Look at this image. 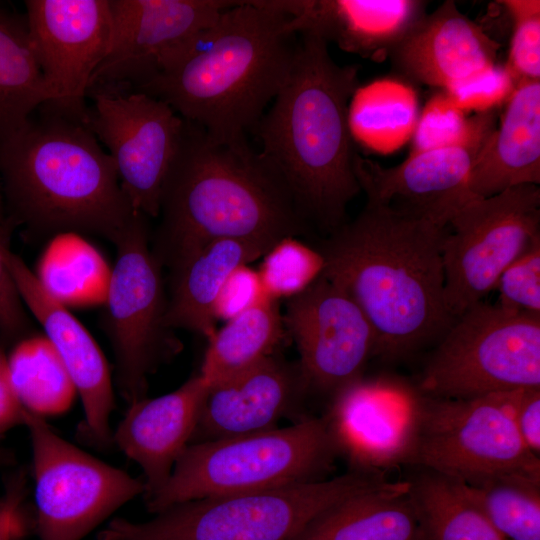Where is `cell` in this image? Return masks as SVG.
<instances>
[{
  "label": "cell",
  "instance_id": "1",
  "mask_svg": "<svg viewBox=\"0 0 540 540\" xmlns=\"http://www.w3.org/2000/svg\"><path fill=\"white\" fill-rule=\"evenodd\" d=\"M447 228L366 201L319 250L322 275L361 309L375 335L374 356L400 360L439 341L454 318L446 305L442 241Z\"/></svg>",
  "mask_w": 540,
  "mask_h": 540
},
{
  "label": "cell",
  "instance_id": "2",
  "mask_svg": "<svg viewBox=\"0 0 540 540\" xmlns=\"http://www.w3.org/2000/svg\"><path fill=\"white\" fill-rule=\"evenodd\" d=\"M0 178L5 221L26 241L88 233L116 244L142 214L87 123L50 103L0 143Z\"/></svg>",
  "mask_w": 540,
  "mask_h": 540
},
{
  "label": "cell",
  "instance_id": "3",
  "mask_svg": "<svg viewBox=\"0 0 540 540\" xmlns=\"http://www.w3.org/2000/svg\"><path fill=\"white\" fill-rule=\"evenodd\" d=\"M300 35L288 76L254 134L259 156L305 221L332 233L361 191L348 120L358 67L337 64L317 35Z\"/></svg>",
  "mask_w": 540,
  "mask_h": 540
},
{
  "label": "cell",
  "instance_id": "4",
  "mask_svg": "<svg viewBox=\"0 0 540 540\" xmlns=\"http://www.w3.org/2000/svg\"><path fill=\"white\" fill-rule=\"evenodd\" d=\"M289 17L266 0L234 1L164 72L134 89L169 104L213 140L248 143L296 52Z\"/></svg>",
  "mask_w": 540,
  "mask_h": 540
},
{
  "label": "cell",
  "instance_id": "5",
  "mask_svg": "<svg viewBox=\"0 0 540 540\" xmlns=\"http://www.w3.org/2000/svg\"><path fill=\"white\" fill-rule=\"evenodd\" d=\"M158 217L151 250L170 269L209 242L239 239L273 246L301 233L306 222L249 143L213 140L188 121Z\"/></svg>",
  "mask_w": 540,
  "mask_h": 540
},
{
  "label": "cell",
  "instance_id": "6",
  "mask_svg": "<svg viewBox=\"0 0 540 540\" xmlns=\"http://www.w3.org/2000/svg\"><path fill=\"white\" fill-rule=\"evenodd\" d=\"M340 457L324 416L284 428L189 444L164 487L145 500L156 514L177 503L328 479Z\"/></svg>",
  "mask_w": 540,
  "mask_h": 540
},
{
  "label": "cell",
  "instance_id": "7",
  "mask_svg": "<svg viewBox=\"0 0 540 540\" xmlns=\"http://www.w3.org/2000/svg\"><path fill=\"white\" fill-rule=\"evenodd\" d=\"M395 482L385 473L351 469L316 482L190 500L145 522L115 518L97 540H292L332 505Z\"/></svg>",
  "mask_w": 540,
  "mask_h": 540
},
{
  "label": "cell",
  "instance_id": "8",
  "mask_svg": "<svg viewBox=\"0 0 540 540\" xmlns=\"http://www.w3.org/2000/svg\"><path fill=\"white\" fill-rule=\"evenodd\" d=\"M540 388V316L483 301L458 316L421 375L426 396L465 399Z\"/></svg>",
  "mask_w": 540,
  "mask_h": 540
},
{
  "label": "cell",
  "instance_id": "9",
  "mask_svg": "<svg viewBox=\"0 0 540 540\" xmlns=\"http://www.w3.org/2000/svg\"><path fill=\"white\" fill-rule=\"evenodd\" d=\"M148 219L139 214L115 244L117 258L104 300L117 388L129 405L146 398L149 376L182 348L165 322L162 266L149 245Z\"/></svg>",
  "mask_w": 540,
  "mask_h": 540
},
{
  "label": "cell",
  "instance_id": "10",
  "mask_svg": "<svg viewBox=\"0 0 540 540\" xmlns=\"http://www.w3.org/2000/svg\"><path fill=\"white\" fill-rule=\"evenodd\" d=\"M511 392L465 399L421 394L411 465L467 485L504 473L540 475V457L514 424Z\"/></svg>",
  "mask_w": 540,
  "mask_h": 540
},
{
  "label": "cell",
  "instance_id": "11",
  "mask_svg": "<svg viewBox=\"0 0 540 540\" xmlns=\"http://www.w3.org/2000/svg\"><path fill=\"white\" fill-rule=\"evenodd\" d=\"M32 445L34 527L40 540H82L118 508L144 495L143 480L60 437L23 411Z\"/></svg>",
  "mask_w": 540,
  "mask_h": 540
},
{
  "label": "cell",
  "instance_id": "12",
  "mask_svg": "<svg viewBox=\"0 0 540 540\" xmlns=\"http://www.w3.org/2000/svg\"><path fill=\"white\" fill-rule=\"evenodd\" d=\"M448 227L442 241L445 300L457 318L493 291L506 267L540 239V189L522 185L474 198Z\"/></svg>",
  "mask_w": 540,
  "mask_h": 540
},
{
  "label": "cell",
  "instance_id": "13",
  "mask_svg": "<svg viewBox=\"0 0 540 540\" xmlns=\"http://www.w3.org/2000/svg\"><path fill=\"white\" fill-rule=\"evenodd\" d=\"M87 125L113 159L135 211L157 218L164 183L183 140L186 120L166 102L118 85H93Z\"/></svg>",
  "mask_w": 540,
  "mask_h": 540
},
{
  "label": "cell",
  "instance_id": "14",
  "mask_svg": "<svg viewBox=\"0 0 540 540\" xmlns=\"http://www.w3.org/2000/svg\"><path fill=\"white\" fill-rule=\"evenodd\" d=\"M495 111L474 115L473 128L461 143L417 153L394 167L360 156L354 173L368 202L387 205L448 228L453 216L476 197L470 190L472 166L495 130Z\"/></svg>",
  "mask_w": 540,
  "mask_h": 540
},
{
  "label": "cell",
  "instance_id": "15",
  "mask_svg": "<svg viewBox=\"0 0 540 540\" xmlns=\"http://www.w3.org/2000/svg\"><path fill=\"white\" fill-rule=\"evenodd\" d=\"M110 51L90 86L136 89L164 72L234 1L110 0Z\"/></svg>",
  "mask_w": 540,
  "mask_h": 540
},
{
  "label": "cell",
  "instance_id": "16",
  "mask_svg": "<svg viewBox=\"0 0 540 540\" xmlns=\"http://www.w3.org/2000/svg\"><path fill=\"white\" fill-rule=\"evenodd\" d=\"M29 37L58 110L87 122L91 79L112 43L110 0H27Z\"/></svg>",
  "mask_w": 540,
  "mask_h": 540
},
{
  "label": "cell",
  "instance_id": "17",
  "mask_svg": "<svg viewBox=\"0 0 540 540\" xmlns=\"http://www.w3.org/2000/svg\"><path fill=\"white\" fill-rule=\"evenodd\" d=\"M284 322L296 342L311 393L333 396L360 378L374 356L375 335L367 318L323 275L290 299Z\"/></svg>",
  "mask_w": 540,
  "mask_h": 540
},
{
  "label": "cell",
  "instance_id": "18",
  "mask_svg": "<svg viewBox=\"0 0 540 540\" xmlns=\"http://www.w3.org/2000/svg\"><path fill=\"white\" fill-rule=\"evenodd\" d=\"M323 415L339 455L353 470L411 465L421 393L382 379L352 381L331 396Z\"/></svg>",
  "mask_w": 540,
  "mask_h": 540
},
{
  "label": "cell",
  "instance_id": "19",
  "mask_svg": "<svg viewBox=\"0 0 540 540\" xmlns=\"http://www.w3.org/2000/svg\"><path fill=\"white\" fill-rule=\"evenodd\" d=\"M3 257L26 308L45 331L64 363L84 411L79 436L97 449L113 446L110 417L115 408L107 361L86 328L40 284L7 243Z\"/></svg>",
  "mask_w": 540,
  "mask_h": 540
},
{
  "label": "cell",
  "instance_id": "20",
  "mask_svg": "<svg viewBox=\"0 0 540 540\" xmlns=\"http://www.w3.org/2000/svg\"><path fill=\"white\" fill-rule=\"evenodd\" d=\"M310 394L299 363L273 354L209 386L190 444L264 432L284 418L297 422L308 416L304 404Z\"/></svg>",
  "mask_w": 540,
  "mask_h": 540
},
{
  "label": "cell",
  "instance_id": "21",
  "mask_svg": "<svg viewBox=\"0 0 540 540\" xmlns=\"http://www.w3.org/2000/svg\"><path fill=\"white\" fill-rule=\"evenodd\" d=\"M208 389L198 374L170 393L136 401L113 431V446L143 471L144 500L164 487L190 444Z\"/></svg>",
  "mask_w": 540,
  "mask_h": 540
},
{
  "label": "cell",
  "instance_id": "22",
  "mask_svg": "<svg viewBox=\"0 0 540 540\" xmlns=\"http://www.w3.org/2000/svg\"><path fill=\"white\" fill-rule=\"evenodd\" d=\"M294 34L312 33L348 53L380 61L426 13L418 0H266Z\"/></svg>",
  "mask_w": 540,
  "mask_h": 540
},
{
  "label": "cell",
  "instance_id": "23",
  "mask_svg": "<svg viewBox=\"0 0 540 540\" xmlns=\"http://www.w3.org/2000/svg\"><path fill=\"white\" fill-rule=\"evenodd\" d=\"M499 44L452 0L425 13L390 52L395 68L443 88L496 65Z\"/></svg>",
  "mask_w": 540,
  "mask_h": 540
},
{
  "label": "cell",
  "instance_id": "24",
  "mask_svg": "<svg viewBox=\"0 0 540 540\" xmlns=\"http://www.w3.org/2000/svg\"><path fill=\"white\" fill-rule=\"evenodd\" d=\"M540 183V80H523L507 100L501 123L478 154L470 190L487 198Z\"/></svg>",
  "mask_w": 540,
  "mask_h": 540
},
{
  "label": "cell",
  "instance_id": "25",
  "mask_svg": "<svg viewBox=\"0 0 540 540\" xmlns=\"http://www.w3.org/2000/svg\"><path fill=\"white\" fill-rule=\"evenodd\" d=\"M272 245L253 240L220 239L191 253L172 270L165 322L208 339L214 331V305L231 272L264 256Z\"/></svg>",
  "mask_w": 540,
  "mask_h": 540
},
{
  "label": "cell",
  "instance_id": "26",
  "mask_svg": "<svg viewBox=\"0 0 540 540\" xmlns=\"http://www.w3.org/2000/svg\"><path fill=\"white\" fill-rule=\"evenodd\" d=\"M408 480L360 493L325 509L292 540H423Z\"/></svg>",
  "mask_w": 540,
  "mask_h": 540
},
{
  "label": "cell",
  "instance_id": "27",
  "mask_svg": "<svg viewBox=\"0 0 540 540\" xmlns=\"http://www.w3.org/2000/svg\"><path fill=\"white\" fill-rule=\"evenodd\" d=\"M54 101L31 45L25 13L0 4V143L39 107Z\"/></svg>",
  "mask_w": 540,
  "mask_h": 540
},
{
  "label": "cell",
  "instance_id": "28",
  "mask_svg": "<svg viewBox=\"0 0 540 540\" xmlns=\"http://www.w3.org/2000/svg\"><path fill=\"white\" fill-rule=\"evenodd\" d=\"M407 480L423 540H505L466 483L424 468Z\"/></svg>",
  "mask_w": 540,
  "mask_h": 540
},
{
  "label": "cell",
  "instance_id": "29",
  "mask_svg": "<svg viewBox=\"0 0 540 540\" xmlns=\"http://www.w3.org/2000/svg\"><path fill=\"white\" fill-rule=\"evenodd\" d=\"M227 323L209 338L200 375L209 386L222 383L259 364L283 335L277 300L265 299Z\"/></svg>",
  "mask_w": 540,
  "mask_h": 540
},
{
  "label": "cell",
  "instance_id": "30",
  "mask_svg": "<svg viewBox=\"0 0 540 540\" xmlns=\"http://www.w3.org/2000/svg\"><path fill=\"white\" fill-rule=\"evenodd\" d=\"M7 364L13 391L24 410L43 418L70 408L75 386L45 334L33 333L16 342Z\"/></svg>",
  "mask_w": 540,
  "mask_h": 540
},
{
  "label": "cell",
  "instance_id": "31",
  "mask_svg": "<svg viewBox=\"0 0 540 540\" xmlns=\"http://www.w3.org/2000/svg\"><path fill=\"white\" fill-rule=\"evenodd\" d=\"M110 271L80 234L62 233L51 239L34 274L41 286L66 306L104 301Z\"/></svg>",
  "mask_w": 540,
  "mask_h": 540
},
{
  "label": "cell",
  "instance_id": "32",
  "mask_svg": "<svg viewBox=\"0 0 540 540\" xmlns=\"http://www.w3.org/2000/svg\"><path fill=\"white\" fill-rule=\"evenodd\" d=\"M468 486L505 540H540V475L504 473Z\"/></svg>",
  "mask_w": 540,
  "mask_h": 540
},
{
  "label": "cell",
  "instance_id": "33",
  "mask_svg": "<svg viewBox=\"0 0 540 540\" xmlns=\"http://www.w3.org/2000/svg\"><path fill=\"white\" fill-rule=\"evenodd\" d=\"M324 258L295 237H285L263 256L257 271L266 296L273 300L293 298L323 273Z\"/></svg>",
  "mask_w": 540,
  "mask_h": 540
},
{
  "label": "cell",
  "instance_id": "34",
  "mask_svg": "<svg viewBox=\"0 0 540 540\" xmlns=\"http://www.w3.org/2000/svg\"><path fill=\"white\" fill-rule=\"evenodd\" d=\"M513 20L506 68L516 83L540 80V1H500Z\"/></svg>",
  "mask_w": 540,
  "mask_h": 540
},
{
  "label": "cell",
  "instance_id": "35",
  "mask_svg": "<svg viewBox=\"0 0 540 540\" xmlns=\"http://www.w3.org/2000/svg\"><path fill=\"white\" fill-rule=\"evenodd\" d=\"M473 124L474 116L467 118L445 94L438 95L416 121L410 154L459 144L468 137Z\"/></svg>",
  "mask_w": 540,
  "mask_h": 540
},
{
  "label": "cell",
  "instance_id": "36",
  "mask_svg": "<svg viewBox=\"0 0 540 540\" xmlns=\"http://www.w3.org/2000/svg\"><path fill=\"white\" fill-rule=\"evenodd\" d=\"M494 290L498 305L540 316V239L506 267Z\"/></svg>",
  "mask_w": 540,
  "mask_h": 540
},
{
  "label": "cell",
  "instance_id": "37",
  "mask_svg": "<svg viewBox=\"0 0 540 540\" xmlns=\"http://www.w3.org/2000/svg\"><path fill=\"white\" fill-rule=\"evenodd\" d=\"M516 86L511 73L497 64L445 89V95L461 110L474 109L479 112L496 108L508 100Z\"/></svg>",
  "mask_w": 540,
  "mask_h": 540
},
{
  "label": "cell",
  "instance_id": "38",
  "mask_svg": "<svg viewBox=\"0 0 540 540\" xmlns=\"http://www.w3.org/2000/svg\"><path fill=\"white\" fill-rule=\"evenodd\" d=\"M11 229L0 227V344L14 345L33 334L32 322L3 257V245Z\"/></svg>",
  "mask_w": 540,
  "mask_h": 540
},
{
  "label": "cell",
  "instance_id": "39",
  "mask_svg": "<svg viewBox=\"0 0 540 540\" xmlns=\"http://www.w3.org/2000/svg\"><path fill=\"white\" fill-rule=\"evenodd\" d=\"M266 296L258 272L247 265L235 268L222 285L214 305V318L228 321Z\"/></svg>",
  "mask_w": 540,
  "mask_h": 540
},
{
  "label": "cell",
  "instance_id": "40",
  "mask_svg": "<svg viewBox=\"0 0 540 540\" xmlns=\"http://www.w3.org/2000/svg\"><path fill=\"white\" fill-rule=\"evenodd\" d=\"M514 424L525 447L540 457V388L511 392Z\"/></svg>",
  "mask_w": 540,
  "mask_h": 540
},
{
  "label": "cell",
  "instance_id": "41",
  "mask_svg": "<svg viewBox=\"0 0 540 540\" xmlns=\"http://www.w3.org/2000/svg\"><path fill=\"white\" fill-rule=\"evenodd\" d=\"M26 491V476L23 472H18L8 480L0 510V540H19L26 535L30 521L24 508Z\"/></svg>",
  "mask_w": 540,
  "mask_h": 540
},
{
  "label": "cell",
  "instance_id": "42",
  "mask_svg": "<svg viewBox=\"0 0 540 540\" xmlns=\"http://www.w3.org/2000/svg\"><path fill=\"white\" fill-rule=\"evenodd\" d=\"M24 409L13 391L5 355L0 344V438L17 425H23Z\"/></svg>",
  "mask_w": 540,
  "mask_h": 540
},
{
  "label": "cell",
  "instance_id": "43",
  "mask_svg": "<svg viewBox=\"0 0 540 540\" xmlns=\"http://www.w3.org/2000/svg\"><path fill=\"white\" fill-rule=\"evenodd\" d=\"M14 461V454L10 450L0 447V466L13 464Z\"/></svg>",
  "mask_w": 540,
  "mask_h": 540
},
{
  "label": "cell",
  "instance_id": "44",
  "mask_svg": "<svg viewBox=\"0 0 540 540\" xmlns=\"http://www.w3.org/2000/svg\"><path fill=\"white\" fill-rule=\"evenodd\" d=\"M4 223H5V215H4L3 199H2V193H1V187H0V227H2Z\"/></svg>",
  "mask_w": 540,
  "mask_h": 540
},
{
  "label": "cell",
  "instance_id": "45",
  "mask_svg": "<svg viewBox=\"0 0 540 540\" xmlns=\"http://www.w3.org/2000/svg\"><path fill=\"white\" fill-rule=\"evenodd\" d=\"M3 503H4V497H0V510L3 506Z\"/></svg>",
  "mask_w": 540,
  "mask_h": 540
}]
</instances>
